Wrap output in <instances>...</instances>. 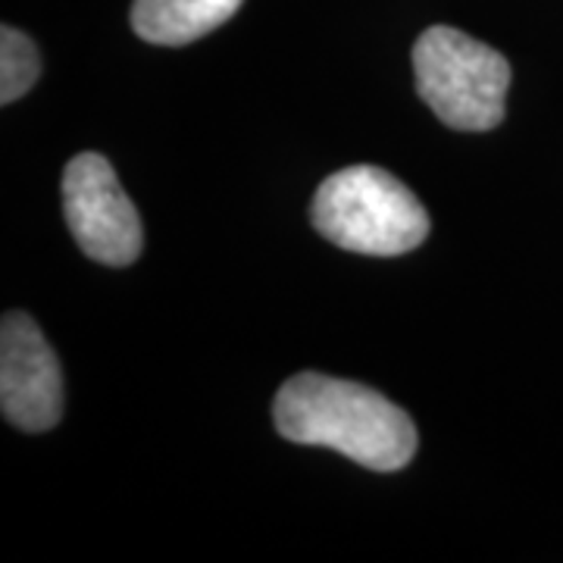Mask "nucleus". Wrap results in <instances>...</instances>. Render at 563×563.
<instances>
[{"mask_svg": "<svg viewBox=\"0 0 563 563\" xmlns=\"http://www.w3.org/2000/svg\"><path fill=\"white\" fill-rule=\"evenodd\" d=\"M38 47L20 29H0V103L20 101L22 95L38 81Z\"/></svg>", "mask_w": 563, "mask_h": 563, "instance_id": "obj_7", "label": "nucleus"}, {"mask_svg": "<svg viewBox=\"0 0 563 563\" xmlns=\"http://www.w3.org/2000/svg\"><path fill=\"white\" fill-rule=\"evenodd\" d=\"M244 0H135L132 29L151 44L179 47L229 22Z\"/></svg>", "mask_w": 563, "mask_h": 563, "instance_id": "obj_6", "label": "nucleus"}, {"mask_svg": "<svg viewBox=\"0 0 563 563\" xmlns=\"http://www.w3.org/2000/svg\"><path fill=\"white\" fill-rule=\"evenodd\" d=\"M310 220L322 239L366 257H401L429 235L420 198L379 166L332 173L313 195Z\"/></svg>", "mask_w": 563, "mask_h": 563, "instance_id": "obj_2", "label": "nucleus"}, {"mask_svg": "<svg viewBox=\"0 0 563 563\" xmlns=\"http://www.w3.org/2000/svg\"><path fill=\"white\" fill-rule=\"evenodd\" d=\"M63 213L85 257L129 266L141 257V217L107 157L85 151L63 173Z\"/></svg>", "mask_w": 563, "mask_h": 563, "instance_id": "obj_4", "label": "nucleus"}, {"mask_svg": "<svg viewBox=\"0 0 563 563\" xmlns=\"http://www.w3.org/2000/svg\"><path fill=\"white\" fill-rule=\"evenodd\" d=\"M0 410L22 432H47L63 417L60 361L25 313H7L0 325Z\"/></svg>", "mask_w": 563, "mask_h": 563, "instance_id": "obj_5", "label": "nucleus"}, {"mask_svg": "<svg viewBox=\"0 0 563 563\" xmlns=\"http://www.w3.org/2000/svg\"><path fill=\"white\" fill-rule=\"evenodd\" d=\"M273 420L282 439L332 448L376 473L404 470L417 454V426L376 388L325 373H298L282 385Z\"/></svg>", "mask_w": 563, "mask_h": 563, "instance_id": "obj_1", "label": "nucleus"}, {"mask_svg": "<svg viewBox=\"0 0 563 563\" xmlns=\"http://www.w3.org/2000/svg\"><path fill=\"white\" fill-rule=\"evenodd\" d=\"M417 91L457 132H492L504 120L510 63L495 47L451 25L426 29L413 44Z\"/></svg>", "mask_w": 563, "mask_h": 563, "instance_id": "obj_3", "label": "nucleus"}]
</instances>
